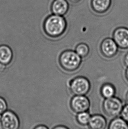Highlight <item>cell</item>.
<instances>
[{
    "mask_svg": "<svg viewBox=\"0 0 128 129\" xmlns=\"http://www.w3.org/2000/svg\"><path fill=\"white\" fill-rule=\"evenodd\" d=\"M100 94L104 99L112 98L116 94L115 87L112 84L106 83L100 88Z\"/></svg>",
    "mask_w": 128,
    "mask_h": 129,
    "instance_id": "4fadbf2b",
    "label": "cell"
},
{
    "mask_svg": "<svg viewBox=\"0 0 128 129\" xmlns=\"http://www.w3.org/2000/svg\"><path fill=\"white\" fill-rule=\"evenodd\" d=\"M91 115L88 112H84L77 114L76 120L78 124L81 126H86L88 125Z\"/></svg>",
    "mask_w": 128,
    "mask_h": 129,
    "instance_id": "2e32d148",
    "label": "cell"
},
{
    "mask_svg": "<svg viewBox=\"0 0 128 129\" xmlns=\"http://www.w3.org/2000/svg\"><path fill=\"white\" fill-rule=\"evenodd\" d=\"M48 129V128L47 126L43 125H38L36 126L35 127H34V129Z\"/></svg>",
    "mask_w": 128,
    "mask_h": 129,
    "instance_id": "44dd1931",
    "label": "cell"
},
{
    "mask_svg": "<svg viewBox=\"0 0 128 129\" xmlns=\"http://www.w3.org/2000/svg\"><path fill=\"white\" fill-rule=\"evenodd\" d=\"M59 63L66 72H74L78 70L81 65L82 58L72 50H66L61 53L59 57Z\"/></svg>",
    "mask_w": 128,
    "mask_h": 129,
    "instance_id": "7a4b0ae2",
    "label": "cell"
},
{
    "mask_svg": "<svg viewBox=\"0 0 128 129\" xmlns=\"http://www.w3.org/2000/svg\"><path fill=\"white\" fill-rule=\"evenodd\" d=\"M113 39L120 49H128V28L125 27L116 28L113 32Z\"/></svg>",
    "mask_w": 128,
    "mask_h": 129,
    "instance_id": "ba28073f",
    "label": "cell"
},
{
    "mask_svg": "<svg viewBox=\"0 0 128 129\" xmlns=\"http://www.w3.org/2000/svg\"><path fill=\"white\" fill-rule=\"evenodd\" d=\"M120 115L121 118L128 123V104L123 106Z\"/></svg>",
    "mask_w": 128,
    "mask_h": 129,
    "instance_id": "e0dca14e",
    "label": "cell"
},
{
    "mask_svg": "<svg viewBox=\"0 0 128 129\" xmlns=\"http://www.w3.org/2000/svg\"><path fill=\"white\" fill-rule=\"evenodd\" d=\"M51 10L54 15L63 16L69 10V4L66 0H54L51 6Z\"/></svg>",
    "mask_w": 128,
    "mask_h": 129,
    "instance_id": "30bf717a",
    "label": "cell"
},
{
    "mask_svg": "<svg viewBox=\"0 0 128 129\" xmlns=\"http://www.w3.org/2000/svg\"><path fill=\"white\" fill-rule=\"evenodd\" d=\"M109 129H128V123L121 117H117L113 119L109 123Z\"/></svg>",
    "mask_w": 128,
    "mask_h": 129,
    "instance_id": "5bb4252c",
    "label": "cell"
},
{
    "mask_svg": "<svg viewBox=\"0 0 128 129\" xmlns=\"http://www.w3.org/2000/svg\"><path fill=\"white\" fill-rule=\"evenodd\" d=\"M67 23L62 16L53 15L45 19L43 30L49 37L56 38L60 37L66 32Z\"/></svg>",
    "mask_w": 128,
    "mask_h": 129,
    "instance_id": "6da1fadb",
    "label": "cell"
},
{
    "mask_svg": "<svg viewBox=\"0 0 128 129\" xmlns=\"http://www.w3.org/2000/svg\"><path fill=\"white\" fill-rule=\"evenodd\" d=\"M1 118H2V115L0 114V122H1Z\"/></svg>",
    "mask_w": 128,
    "mask_h": 129,
    "instance_id": "484cf974",
    "label": "cell"
},
{
    "mask_svg": "<svg viewBox=\"0 0 128 129\" xmlns=\"http://www.w3.org/2000/svg\"><path fill=\"white\" fill-rule=\"evenodd\" d=\"M118 48L114 39L110 38L104 39L100 46V53L107 59L114 57L118 53Z\"/></svg>",
    "mask_w": 128,
    "mask_h": 129,
    "instance_id": "52a82bcc",
    "label": "cell"
},
{
    "mask_svg": "<svg viewBox=\"0 0 128 129\" xmlns=\"http://www.w3.org/2000/svg\"><path fill=\"white\" fill-rule=\"evenodd\" d=\"M112 0H91V7L93 10L98 14H104L110 9Z\"/></svg>",
    "mask_w": 128,
    "mask_h": 129,
    "instance_id": "9c48e42d",
    "label": "cell"
},
{
    "mask_svg": "<svg viewBox=\"0 0 128 129\" xmlns=\"http://www.w3.org/2000/svg\"><path fill=\"white\" fill-rule=\"evenodd\" d=\"M54 129H68L69 128L66 127V126H56L55 127L53 128Z\"/></svg>",
    "mask_w": 128,
    "mask_h": 129,
    "instance_id": "7402d4cb",
    "label": "cell"
},
{
    "mask_svg": "<svg viewBox=\"0 0 128 129\" xmlns=\"http://www.w3.org/2000/svg\"><path fill=\"white\" fill-rule=\"evenodd\" d=\"M125 99H126L127 103L128 104V91H127V92L126 95H125Z\"/></svg>",
    "mask_w": 128,
    "mask_h": 129,
    "instance_id": "d4e9b609",
    "label": "cell"
},
{
    "mask_svg": "<svg viewBox=\"0 0 128 129\" xmlns=\"http://www.w3.org/2000/svg\"><path fill=\"white\" fill-rule=\"evenodd\" d=\"M107 125V122L104 116L96 114L92 115L89 123V127L92 129H104Z\"/></svg>",
    "mask_w": 128,
    "mask_h": 129,
    "instance_id": "8fae6325",
    "label": "cell"
},
{
    "mask_svg": "<svg viewBox=\"0 0 128 129\" xmlns=\"http://www.w3.org/2000/svg\"><path fill=\"white\" fill-rule=\"evenodd\" d=\"M13 53L12 49L8 45H0V63L6 66L9 64L12 61Z\"/></svg>",
    "mask_w": 128,
    "mask_h": 129,
    "instance_id": "7c38bea8",
    "label": "cell"
},
{
    "mask_svg": "<svg viewBox=\"0 0 128 129\" xmlns=\"http://www.w3.org/2000/svg\"><path fill=\"white\" fill-rule=\"evenodd\" d=\"M6 65L2 64V63H0V74L3 73L6 70Z\"/></svg>",
    "mask_w": 128,
    "mask_h": 129,
    "instance_id": "ffe728a7",
    "label": "cell"
},
{
    "mask_svg": "<svg viewBox=\"0 0 128 129\" xmlns=\"http://www.w3.org/2000/svg\"><path fill=\"white\" fill-rule=\"evenodd\" d=\"M70 107L73 112L76 114L88 112L90 101L86 95H74L70 100Z\"/></svg>",
    "mask_w": 128,
    "mask_h": 129,
    "instance_id": "5b68a950",
    "label": "cell"
},
{
    "mask_svg": "<svg viewBox=\"0 0 128 129\" xmlns=\"http://www.w3.org/2000/svg\"><path fill=\"white\" fill-rule=\"evenodd\" d=\"M123 63L125 66L128 68V52L125 55L123 59Z\"/></svg>",
    "mask_w": 128,
    "mask_h": 129,
    "instance_id": "d6986e66",
    "label": "cell"
},
{
    "mask_svg": "<svg viewBox=\"0 0 128 129\" xmlns=\"http://www.w3.org/2000/svg\"><path fill=\"white\" fill-rule=\"evenodd\" d=\"M75 51L82 59H83L88 56L90 52V49L87 44L80 43L76 45Z\"/></svg>",
    "mask_w": 128,
    "mask_h": 129,
    "instance_id": "9a60e30c",
    "label": "cell"
},
{
    "mask_svg": "<svg viewBox=\"0 0 128 129\" xmlns=\"http://www.w3.org/2000/svg\"><path fill=\"white\" fill-rule=\"evenodd\" d=\"M69 1L73 3H78L79 2H80L81 0H69Z\"/></svg>",
    "mask_w": 128,
    "mask_h": 129,
    "instance_id": "cb8c5ba5",
    "label": "cell"
},
{
    "mask_svg": "<svg viewBox=\"0 0 128 129\" xmlns=\"http://www.w3.org/2000/svg\"><path fill=\"white\" fill-rule=\"evenodd\" d=\"M125 78L126 80L128 82V68H127L125 71Z\"/></svg>",
    "mask_w": 128,
    "mask_h": 129,
    "instance_id": "603a6c76",
    "label": "cell"
},
{
    "mask_svg": "<svg viewBox=\"0 0 128 129\" xmlns=\"http://www.w3.org/2000/svg\"><path fill=\"white\" fill-rule=\"evenodd\" d=\"M1 124L4 129H18L20 126V120L14 112L6 110L2 114Z\"/></svg>",
    "mask_w": 128,
    "mask_h": 129,
    "instance_id": "8992f818",
    "label": "cell"
},
{
    "mask_svg": "<svg viewBox=\"0 0 128 129\" xmlns=\"http://www.w3.org/2000/svg\"><path fill=\"white\" fill-rule=\"evenodd\" d=\"M123 107V102L121 100L114 96L105 99L102 105L104 113L110 117H117L120 115Z\"/></svg>",
    "mask_w": 128,
    "mask_h": 129,
    "instance_id": "277c9868",
    "label": "cell"
},
{
    "mask_svg": "<svg viewBox=\"0 0 128 129\" xmlns=\"http://www.w3.org/2000/svg\"><path fill=\"white\" fill-rule=\"evenodd\" d=\"M69 87L73 95H86L90 91L91 83L86 77L79 76L70 81Z\"/></svg>",
    "mask_w": 128,
    "mask_h": 129,
    "instance_id": "3957f363",
    "label": "cell"
},
{
    "mask_svg": "<svg viewBox=\"0 0 128 129\" xmlns=\"http://www.w3.org/2000/svg\"><path fill=\"white\" fill-rule=\"evenodd\" d=\"M7 102L4 98L0 96V114H2L7 109Z\"/></svg>",
    "mask_w": 128,
    "mask_h": 129,
    "instance_id": "ac0fdd59",
    "label": "cell"
}]
</instances>
